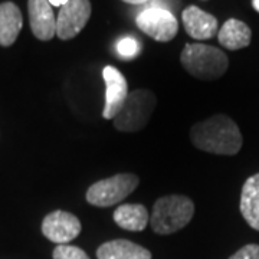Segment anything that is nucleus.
Returning a JSON list of instances; mask_svg holds the SVG:
<instances>
[{
  "label": "nucleus",
  "instance_id": "20",
  "mask_svg": "<svg viewBox=\"0 0 259 259\" xmlns=\"http://www.w3.org/2000/svg\"><path fill=\"white\" fill-rule=\"evenodd\" d=\"M48 2L51 3V6H61L62 8L68 0H48Z\"/></svg>",
  "mask_w": 259,
  "mask_h": 259
},
{
  "label": "nucleus",
  "instance_id": "8",
  "mask_svg": "<svg viewBox=\"0 0 259 259\" xmlns=\"http://www.w3.org/2000/svg\"><path fill=\"white\" fill-rule=\"evenodd\" d=\"M82 231L79 219L69 212L55 210L49 213L42 222V233L48 239L58 245H66Z\"/></svg>",
  "mask_w": 259,
  "mask_h": 259
},
{
  "label": "nucleus",
  "instance_id": "9",
  "mask_svg": "<svg viewBox=\"0 0 259 259\" xmlns=\"http://www.w3.org/2000/svg\"><path fill=\"white\" fill-rule=\"evenodd\" d=\"M102 78L105 81V105L102 117L105 120H112L128 97V83L124 75L110 65L102 69Z\"/></svg>",
  "mask_w": 259,
  "mask_h": 259
},
{
  "label": "nucleus",
  "instance_id": "21",
  "mask_svg": "<svg viewBox=\"0 0 259 259\" xmlns=\"http://www.w3.org/2000/svg\"><path fill=\"white\" fill-rule=\"evenodd\" d=\"M122 2L130 3V5H143V3H146L148 0H122Z\"/></svg>",
  "mask_w": 259,
  "mask_h": 259
},
{
  "label": "nucleus",
  "instance_id": "3",
  "mask_svg": "<svg viewBox=\"0 0 259 259\" xmlns=\"http://www.w3.org/2000/svg\"><path fill=\"white\" fill-rule=\"evenodd\" d=\"M180 62L189 74L202 81H214L229 68V59L223 51L203 44H186Z\"/></svg>",
  "mask_w": 259,
  "mask_h": 259
},
{
  "label": "nucleus",
  "instance_id": "13",
  "mask_svg": "<svg viewBox=\"0 0 259 259\" xmlns=\"http://www.w3.org/2000/svg\"><path fill=\"white\" fill-rule=\"evenodd\" d=\"M239 209L246 223L259 232V173L246 179L243 183Z\"/></svg>",
  "mask_w": 259,
  "mask_h": 259
},
{
  "label": "nucleus",
  "instance_id": "15",
  "mask_svg": "<svg viewBox=\"0 0 259 259\" xmlns=\"http://www.w3.org/2000/svg\"><path fill=\"white\" fill-rule=\"evenodd\" d=\"M219 44L229 51H238L242 48L249 47L252 32L246 23L238 19H229L223 23L218 32Z\"/></svg>",
  "mask_w": 259,
  "mask_h": 259
},
{
  "label": "nucleus",
  "instance_id": "14",
  "mask_svg": "<svg viewBox=\"0 0 259 259\" xmlns=\"http://www.w3.org/2000/svg\"><path fill=\"white\" fill-rule=\"evenodd\" d=\"M23 26L20 9L12 2L0 5V45L10 47L18 39L19 32Z\"/></svg>",
  "mask_w": 259,
  "mask_h": 259
},
{
  "label": "nucleus",
  "instance_id": "7",
  "mask_svg": "<svg viewBox=\"0 0 259 259\" xmlns=\"http://www.w3.org/2000/svg\"><path fill=\"white\" fill-rule=\"evenodd\" d=\"M90 0H68L56 18V35L62 40L74 39L85 28L91 18Z\"/></svg>",
  "mask_w": 259,
  "mask_h": 259
},
{
  "label": "nucleus",
  "instance_id": "12",
  "mask_svg": "<svg viewBox=\"0 0 259 259\" xmlns=\"http://www.w3.org/2000/svg\"><path fill=\"white\" fill-rule=\"evenodd\" d=\"M98 259H151V252L127 239L102 243L97 249Z\"/></svg>",
  "mask_w": 259,
  "mask_h": 259
},
{
  "label": "nucleus",
  "instance_id": "6",
  "mask_svg": "<svg viewBox=\"0 0 259 259\" xmlns=\"http://www.w3.org/2000/svg\"><path fill=\"white\" fill-rule=\"evenodd\" d=\"M137 28L157 42H170L179 32L177 19L164 8L151 6L136 18Z\"/></svg>",
  "mask_w": 259,
  "mask_h": 259
},
{
  "label": "nucleus",
  "instance_id": "10",
  "mask_svg": "<svg viewBox=\"0 0 259 259\" xmlns=\"http://www.w3.org/2000/svg\"><path fill=\"white\" fill-rule=\"evenodd\" d=\"M29 22L39 40H51L56 35V19L48 0H29Z\"/></svg>",
  "mask_w": 259,
  "mask_h": 259
},
{
  "label": "nucleus",
  "instance_id": "19",
  "mask_svg": "<svg viewBox=\"0 0 259 259\" xmlns=\"http://www.w3.org/2000/svg\"><path fill=\"white\" fill-rule=\"evenodd\" d=\"M229 259H259V245L249 243L233 253Z\"/></svg>",
  "mask_w": 259,
  "mask_h": 259
},
{
  "label": "nucleus",
  "instance_id": "11",
  "mask_svg": "<svg viewBox=\"0 0 259 259\" xmlns=\"http://www.w3.org/2000/svg\"><path fill=\"white\" fill-rule=\"evenodd\" d=\"M182 20L187 35L197 40L212 39L218 33V19L197 6H187L182 13Z\"/></svg>",
  "mask_w": 259,
  "mask_h": 259
},
{
  "label": "nucleus",
  "instance_id": "2",
  "mask_svg": "<svg viewBox=\"0 0 259 259\" xmlns=\"http://www.w3.org/2000/svg\"><path fill=\"white\" fill-rule=\"evenodd\" d=\"M193 214L194 203L187 196H163L153 206L150 225L158 235H171L187 226L193 219Z\"/></svg>",
  "mask_w": 259,
  "mask_h": 259
},
{
  "label": "nucleus",
  "instance_id": "5",
  "mask_svg": "<svg viewBox=\"0 0 259 259\" xmlns=\"http://www.w3.org/2000/svg\"><path fill=\"white\" fill-rule=\"evenodd\" d=\"M139 183V177L133 173H118L102 179L90 186L87 190V202L97 207H110L122 202L137 189Z\"/></svg>",
  "mask_w": 259,
  "mask_h": 259
},
{
  "label": "nucleus",
  "instance_id": "1",
  "mask_svg": "<svg viewBox=\"0 0 259 259\" xmlns=\"http://www.w3.org/2000/svg\"><path fill=\"white\" fill-rule=\"evenodd\" d=\"M190 140L194 147L219 156H235L243 144L238 124L223 114L196 122L190 128Z\"/></svg>",
  "mask_w": 259,
  "mask_h": 259
},
{
  "label": "nucleus",
  "instance_id": "18",
  "mask_svg": "<svg viewBox=\"0 0 259 259\" xmlns=\"http://www.w3.org/2000/svg\"><path fill=\"white\" fill-rule=\"evenodd\" d=\"M52 256L54 259H90L85 250L72 245H58Z\"/></svg>",
  "mask_w": 259,
  "mask_h": 259
},
{
  "label": "nucleus",
  "instance_id": "17",
  "mask_svg": "<svg viewBox=\"0 0 259 259\" xmlns=\"http://www.w3.org/2000/svg\"><path fill=\"white\" fill-rule=\"evenodd\" d=\"M117 52L124 59H133L140 54V42L134 37H122L117 42Z\"/></svg>",
  "mask_w": 259,
  "mask_h": 259
},
{
  "label": "nucleus",
  "instance_id": "16",
  "mask_svg": "<svg viewBox=\"0 0 259 259\" xmlns=\"http://www.w3.org/2000/svg\"><path fill=\"white\" fill-rule=\"evenodd\" d=\"M114 222L120 228L130 232H141L148 223V212L146 206L140 203H125L114 210Z\"/></svg>",
  "mask_w": 259,
  "mask_h": 259
},
{
  "label": "nucleus",
  "instance_id": "22",
  "mask_svg": "<svg viewBox=\"0 0 259 259\" xmlns=\"http://www.w3.org/2000/svg\"><path fill=\"white\" fill-rule=\"evenodd\" d=\"M252 6L259 12V0H252Z\"/></svg>",
  "mask_w": 259,
  "mask_h": 259
},
{
  "label": "nucleus",
  "instance_id": "4",
  "mask_svg": "<svg viewBox=\"0 0 259 259\" xmlns=\"http://www.w3.org/2000/svg\"><path fill=\"white\" fill-rule=\"evenodd\" d=\"M157 105L154 93L148 90H136L128 93L118 114L112 118L114 127L121 133H137L148 124Z\"/></svg>",
  "mask_w": 259,
  "mask_h": 259
}]
</instances>
